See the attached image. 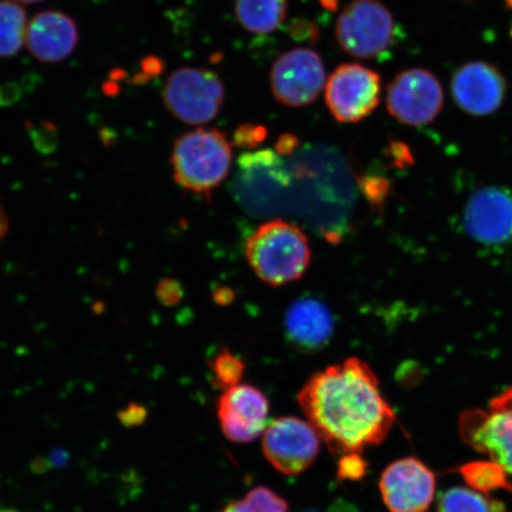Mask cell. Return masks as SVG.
<instances>
[{
	"instance_id": "33",
	"label": "cell",
	"mask_w": 512,
	"mask_h": 512,
	"mask_svg": "<svg viewBox=\"0 0 512 512\" xmlns=\"http://www.w3.org/2000/svg\"><path fill=\"white\" fill-rule=\"evenodd\" d=\"M0 512H21V511L14 510V509H0Z\"/></svg>"
},
{
	"instance_id": "17",
	"label": "cell",
	"mask_w": 512,
	"mask_h": 512,
	"mask_svg": "<svg viewBox=\"0 0 512 512\" xmlns=\"http://www.w3.org/2000/svg\"><path fill=\"white\" fill-rule=\"evenodd\" d=\"M235 12L243 28L266 35L284 23L287 5L286 0H236Z\"/></svg>"
},
{
	"instance_id": "9",
	"label": "cell",
	"mask_w": 512,
	"mask_h": 512,
	"mask_svg": "<svg viewBox=\"0 0 512 512\" xmlns=\"http://www.w3.org/2000/svg\"><path fill=\"white\" fill-rule=\"evenodd\" d=\"M322 57L315 50L297 48L273 64L271 88L281 105L304 107L316 101L326 85Z\"/></svg>"
},
{
	"instance_id": "30",
	"label": "cell",
	"mask_w": 512,
	"mask_h": 512,
	"mask_svg": "<svg viewBox=\"0 0 512 512\" xmlns=\"http://www.w3.org/2000/svg\"><path fill=\"white\" fill-rule=\"evenodd\" d=\"M329 512H358L357 509L354 507V505L339 501L336 502L334 505H331Z\"/></svg>"
},
{
	"instance_id": "6",
	"label": "cell",
	"mask_w": 512,
	"mask_h": 512,
	"mask_svg": "<svg viewBox=\"0 0 512 512\" xmlns=\"http://www.w3.org/2000/svg\"><path fill=\"white\" fill-rule=\"evenodd\" d=\"M261 447L275 470L285 476H299L315 463L320 438L309 421L281 416L266 427Z\"/></svg>"
},
{
	"instance_id": "24",
	"label": "cell",
	"mask_w": 512,
	"mask_h": 512,
	"mask_svg": "<svg viewBox=\"0 0 512 512\" xmlns=\"http://www.w3.org/2000/svg\"><path fill=\"white\" fill-rule=\"evenodd\" d=\"M267 138V128L262 125H241L234 133L233 143L242 149H254L264 143Z\"/></svg>"
},
{
	"instance_id": "15",
	"label": "cell",
	"mask_w": 512,
	"mask_h": 512,
	"mask_svg": "<svg viewBox=\"0 0 512 512\" xmlns=\"http://www.w3.org/2000/svg\"><path fill=\"white\" fill-rule=\"evenodd\" d=\"M335 322L329 307L316 298L296 300L286 312L288 342L304 354L322 351L334 335Z\"/></svg>"
},
{
	"instance_id": "2",
	"label": "cell",
	"mask_w": 512,
	"mask_h": 512,
	"mask_svg": "<svg viewBox=\"0 0 512 512\" xmlns=\"http://www.w3.org/2000/svg\"><path fill=\"white\" fill-rule=\"evenodd\" d=\"M232 160V144L221 131L196 128L183 134L172 146V177L182 190L210 198L226 181Z\"/></svg>"
},
{
	"instance_id": "4",
	"label": "cell",
	"mask_w": 512,
	"mask_h": 512,
	"mask_svg": "<svg viewBox=\"0 0 512 512\" xmlns=\"http://www.w3.org/2000/svg\"><path fill=\"white\" fill-rule=\"evenodd\" d=\"M224 94L223 82L211 70L183 67L165 81L162 98L172 117L188 125H206L220 113Z\"/></svg>"
},
{
	"instance_id": "5",
	"label": "cell",
	"mask_w": 512,
	"mask_h": 512,
	"mask_svg": "<svg viewBox=\"0 0 512 512\" xmlns=\"http://www.w3.org/2000/svg\"><path fill=\"white\" fill-rule=\"evenodd\" d=\"M394 34V18L379 0H354L336 24L339 46L362 60L375 59L388 50Z\"/></svg>"
},
{
	"instance_id": "11",
	"label": "cell",
	"mask_w": 512,
	"mask_h": 512,
	"mask_svg": "<svg viewBox=\"0 0 512 512\" xmlns=\"http://www.w3.org/2000/svg\"><path fill=\"white\" fill-rule=\"evenodd\" d=\"M464 229L471 239L486 247L512 242V191L503 187L479 189L467 201Z\"/></svg>"
},
{
	"instance_id": "10",
	"label": "cell",
	"mask_w": 512,
	"mask_h": 512,
	"mask_svg": "<svg viewBox=\"0 0 512 512\" xmlns=\"http://www.w3.org/2000/svg\"><path fill=\"white\" fill-rule=\"evenodd\" d=\"M379 488L390 512H426L434 501L437 479L421 460H395L382 472Z\"/></svg>"
},
{
	"instance_id": "18",
	"label": "cell",
	"mask_w": 512,
	"mask_h": 512,
	"mask_svg": "<svg viewBox=\"0 0 512 512\" xmlns=\"http://www.w3.org/2000/svg\"><path fill=\"white\" fill-rule=\"evenodd\" d=\"M29 19L22 4L0 0V57L8 59L21 51L27 42Z\"/></svg>"
},
{
	"instance_id": "34",
	"label": "cell",
	"mask_w": 512,
	"mask_h": 512,
	"mask_svg": "<svg viewBox=\"0 0 512 512\" xmlns=\"http://www.w3.org/2000/svg\"><path fill=\"white\" fill-rule=\"evenodd\" d=\"M302 512H317L315 510H306V511H302Z\"/></svg>"
},
{
	"instance_id": "7",
	"label": "cell",
	"mask_w": 512,
	"mask_h": 512,
	"mask_svg": "<svg viewBox=\"0 0 512 512\" xmlns=\"http://www.w3.org/2000/svg\"><path fill=\"white\" fill-rule=\"evenodd\" d=\"M380 98L381 76L361 64H342L326 81V105L339 123H360L376 110Z\"/></svg>"
},
{
	"instance_id": "29",
	"label": "cell",
	"mask_w": 512,
	"mask_h": 512,
	"mask_svg": "<svg viewBox=\"0 0 512 512\" xmlns=\"http://www.w3.org/2000/svg\"><path fill=\"white\" fill-rule=\"evenodd\" d=\"M9 232V219L6 216L5 210L0 203V243L5 239L6 234Z\"/></svg>"
},
{
	"instance_id": "1",
	"label": "cell",
	"mask_w": 512,
	"mask_h": 512,
	"mask_svg": "<svg viewBox=\"0 0 512 512\" xmlns=\"http://www.w3.org/2000/svg\"><path fill=\"white\" fill-rule=\"evenodd\" d=\"M297 400L335 456L383 443L396 420L369 364L350 357L313 374Z\"/></svg>"
},
{
	"instance_id": "8",
	"label": "cell",
	"mask_w": 512,
	"mask_h": 512,
	"mask_svg": "<svg viewBox=\"0 0 512 512\" xmlns=\"http://www.w3.org/2000/svg\"><path fill=\"white\" fill-rule=\"evenodd\" d=\"M444 105L440 82L428 70L413 68L395 76L387 89L388 112L409 126L431 124Z\"/></svg>"
},
{
	"instance_id": "22",
	"label": "cell",
	"mask_w": 512,
	"mask_h": 512,
	"mask_svg": "<svg viewBox=\"0 0 512 512\" xmlns=\"http://www.w3.org/2000/svg\"><path fill=\"white\" fill-rule=\"evenodd\" d=\"M369 464L361 452H351L339 456L337 478L341 482H360L367 476Z\"/></svg>"
},
{
	"instance_id": "27",
	"label": "cell",
	"mask_w": 512,
	"mask_h": 512,
	"mask_svg": "<svg viewBox=\"0 0 512 512\" xmlns=\"http://www.w3.org/2000/svg\"><path fill=\"white\" fill-rule=\"evenodd\" d=\"M390 155L394 158V162L398 166L413 162L411 152L405 144L393 142L389 147Z\"/></svg>"
},
{
	"instance_id": "13",
	"label": "cell",
	"mask_w": 512,
	"mask_h": 512,
	"mask_svg": "<svg viewBox=\"0 0 512 512\" xmlns=\"http://www.w3.org/2000/svg\"><path fill=\"white\" fill-rule=\"evenodd\" d=\"M504 78L495 67L484 62H472L460 68L452 80V94L457 105L473 115H488L502 105Z\"/></svg>"
},
{
	"instance_id": "26",
	"label": "cell",
	"mask_w": 512,
	"mask_h": 512,
	"mask_svg": "<svg viewBox=\"0 0 512 512\" xmlns=\"http://www.w3.org/2000/svg\"><path fill=\"white\" fill-rule=\"evenodd\" d=\"M181 286L172 280L163 281L158 288V297L160 303L165 305L176 304L181 300Z\"/></svg>"
},
{
	"instance_id": "19",
	"label": "cell",
	"mask_w": 512,
	"mask_h": 512,
	"mask_svg": "<svg viewBox=\"0 0 512 512\" xmlns=\"http://www.w3.org/2000/svg\"><path fill=\"white\" fill-rule=\"evenodd\" d=\"M438 512H504L501 502L467 488L448 489L440 496Z\"/></svg>"
},
{
	"instance_id": "31",
	"label": "cell",
	"mask_w": 512,
	"mask_h": 512,
	"mask_svg": "<svg viewBox=\"0 0 512 512\" xmlns=\"http://www.w3.org/2000/svg\"><path fill=\"white\" fill-rule=\"evenodd\" d=\"M14 2L22 4V5H27V4L42 3V2H44V0H14Z\"/></svg>"
},
{
	"instance_id": "25",
	"label": "cell",
	"mask_w": 512,
	"mask_h": 512,
	"mask_svg": "<svg viewBox=\"0 0 512 512\" xmlns=\"http://www.w3.org/2000/svg\"><path fill=\"white\" fill-rule=\"evenodd\" d=\"M389 190V185L386 179H382L379 177H368L363 181V191L364 194L368 197V200L371 203L380 204L386 198Z\"/></svg>"
},
{
	"instance_id": "32",
	"label": "cell",
	"mask_w": 512,
	"mask_h": 512,
	"mask_svg": "<svg viewBox=\"0 0 512 512\" xmlns=\"http://www.w3.org/2000/svg\"><path fill=\"white\" fill-rule=\"evenodd\" d=\"M323 5L328 6L330 9H335L337 0H323Z\"/></svg>"
},
{
	"instance_id": "12",
	"label": "cell",
	"mask_w": 512,
	"mask_h": 512,
	"mask_svg": "<svg viewBox=\"0 0 512 512\" xmlns=\"http://www.w3.org/2000/svg\"><path fill=\"white\" fill-rule=\"evenodd\" d=\"M268 415L270 401L251 384L223 390L217 403V418L224 437L236 444L252 443L264 434Z\"/></svg>"
},
{
	"instance_id": "16",
	"label": "cell",
	"mask_w": 512,
	"mask_h": 512,
	"mask_svg": "<svg viewBox=\"0 0 512 512\" xmlns=\"http://www.w3.org/2000/svg\"><path fill=\"white\" fill-rule=\"evenodd\" d=\"M478 420L470 433L471 443L512 475V390L492 402L490 411Z\"/></svg>"
},
{
	"instance_id": "21",
	"label": "cell",
	"mask_w": 512,
	"mask_h": 512,
	"mask_svg": "<svg viewBox=\"0 0 512 512\" xmlns=\"http://www.w3.org/2000/svg\"><path fill=\"white\" fill-rule=\"evenodd\" d=\"M211 374L217 388L227 390L240 384L246 364L232 351L223 350L210 361Z\"/></svg>"
},
{
	"instance_id": "3",
	"label": "cell",
	"mask_w": 512,
	"mask_h": 512,
	"mask_svg": "<svg viewBox=\"0 0 512 512\" xmlns=\"http://www.w3.org/2000/svg\"><path fill=\"white\" fill-rule=\"evenodd\" d=\"M246 258L260 280L283 286L303 277L311 261L307 236L296 224L273 220L261 224L246 242Z\"/></svg>"
},
{
	"instance_id": "28",
	"label": "cell",
	"mask_w": 512,
	"mask_h": 512,
	"mask_svg": "<svg viewBox=\"0 0 512 512\" xmlns=\"http://www.w3.org/2000/svg\"><path fill=\"white\" fill-rule=\"evenodd\" d=\"M299 145V140L293 134L285 133L278 140L277 146H275V150L279 153V155L288 156L292 155L294 151H296Z\"/></svg>"
},
{
	"instance_id": "14",
	"label": "cell",
	"mask_w": 512,
	"mask_h": 512,
	"mask_svg": "<svg viewBox=\"0 0 512 512\" xmlns=\"http://www.w3.org/2000/svg\"><path fill=\"white\" fill-rule=\"evenodd\" d=\"M78 43V25L64 12L42 11L29 19L25 46L38 61L57 63L66 60Z\"/></svg>"
},
{
	"instance_id": "23",
	"label": "cell",
	"mask_w": 512,
	"mask_h": 512,
	"mask_svg": "<svg viewBox=\"0 0 512 512\" xmlns=\"http://www.w3.org/2000/svg\"><path fill=\"white\" fill-rule=\"evenodd\" d=\"M499 467L494 464H480L473 466V473L466 471V478L478 489H492L502 484L504 472L495 475Z\"/></svg>"
},
{
	"instance_id": "20",
	"label": "cell",
	"mask_w": 512,
	"mask_h": 512,
	"mask_svg": "<svg viewBox=\"0 0 512 512\" xmlns=\"http://www.w3.org/2000/svg\"><path fill=\"white\" fill-rule=\"evenodd\" d=\"M285 498L275 494L266 486H256L247 492V495L238 501L230 502L221 512H288Z\"/></svg>"
}]
</instances>
